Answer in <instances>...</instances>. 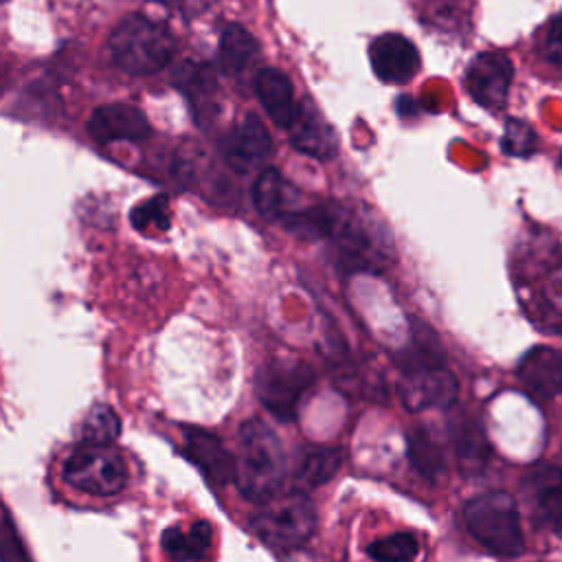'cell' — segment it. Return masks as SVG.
<instances>
[{"label": "cell", "instance_id": "6da1fadb", "mask_svg": "<svg viewBox=\"0 0 562 562\" xmlns=\"http://www.w3.org/2000/svg\"><path fill=\"white\" fill-rule=\"evenodd\" d=\"M285 470V452L277 432L259 417L244 422L235 452V485L239 494L255 503L279 494Z\"/></svg>", "mask_w": 562, "mask_h": 562}, {"label": "cell", "instance_id": "7a4b0ae2", "mask_svg": "<svg viewBox=\"0 0 562 562\" xmlns=\"http://www.w3.org/2000/svg\"><path fill=\"white\" fill-rule=\"evenodd\" d=\"M108 48L123 72L154 75L173 59L176 40L165 24L134 13L116 24Z\"/></svg>", "mask_w": 562, "mask_h": 562}, {"label": "cell", "instance_id": "3957f363", "mask_svg": "<svg viewBox=\"0 0 562 562\" xmlns=\"http://www.w3.org/2000/svg\"><path fill=\"white\" fill-rule=\"evenodd\" d=\"M250 531L272 549H299L316 529V507L301 490L279 492L250 514Z\"/></svg>", "mask_w": 562, "mask_h": 562}, {"label": "cell", "instance_id": "277c9868", "mask_svg": "<svg viewBox=\"0 0 562 562\" xmlns=\"http://www.w3.org/2000/svg\"><path fill=\"white\" fill-rule=\"evenodd\" d=\"M470 536L498 558H516L525 551V536L516 501L507 492H485L463 507Z\"/></svg>", "mask_w": 562, "mask_h": 562}, {"label": "cell", "instance_id": "5b68a950", "mask_svg": "<svg viewBox=\"0 0 562 562\" xmlns=\"http://www.w3.org/2000/svg\"><path fill=\"white\" fill-rule=\"evenodd\" d=\"M338 252L340 268L349 272L382 270L393 259V244L384 226L369 213H356L338 206L329 237Z\"/></svg>", "mask_w": 562, "mask_h": 562}, {"label": "cell", "instance_id": "8992f818", "mask_svg": "<svg viewBox=\"0 0 562 562\" xmlns=\"http://www.w3.org/2000/svg\"><path fill=\"white\" fill-rule=\"evenodd\" d=\"M64 481L92 496L119 494L127 483L123 454L110 443H79L61 465Z\"/></svg>", "mask_w": 562, "mask_h": 562}, {"label": "cell", "instance_id": "52a82bcc", "mask_svg": "<svg viewBox=\"0 0 562 562\" xmlns=\"http://www.w3.org/2000/svg\"><path fill=\"white\" fill-rule=\"evenodd\" d=\"M314 371L301 360H270L255 380L257 397L277 419H292L303 393L312 386Z\"/></svg>", "mask_w": 562, "mask_h": 562}, {"label": "cell", "instance_id": "ba28073f", "mask_svg": "<svg viewBox=\"0 0 562 562\" xmlns=\"http://www.w3.org/2000/svg\"><path fill=\"white\" fill-rule=\"evenodd\" d=\"M457 393L459 382L443 364L404 369L400 378V397L408 411L448 408L454 404Z\"/></svg>", "mask_w": 562, "mask_h": 562}, {"label": "cell", "instance_id": "9c48e42d", "mask_svg": "<svg viewBox=\"0 0 562 562\" xmlns=\"http://www.w3.org/2000/svg\"><path fill=\"white\" fill-rule=\"evenodd\" d=\"M512 77H514V68L509 57L496 50H487V53H479L470 61L465 70V88L479 105L496 110L507 99Z\"/></svg>", "mask_w": 562, "mask_h": 562}, {"label": "cell", "instance_id": "30bf717a", "mask_svg": "<svg viewBox=\"0 0 562 562\" xmlns=\"http://www.w3.org/2000/svg\"><path fill=\"white\" fill-rule=\"evenodd\" d=\"M371 68L384 83H406L419 70L417 48L400 33H384L369 46Z\"/></svg>", "mask_w": 562, "mask_h": 562}, {"label": "cell", "instance_id": "8fae6325", "mask_svg": "<svg viewBox=\"0 0 562 562\" xmlns=\"http://www.w3.org/2000/svg\"><path fill=\"white\" fill-rule=\"evenodd\" d=\"M184 454L213 485L235 483V452H231L217 435L189 428L184 432Z\"/></svg>", "mask_w": 562, "mask_h": 562}, {"label": "cell", "instance_id": "7c38bea8", "mask_svg": "<svg viewBox=\"0 0 562 562\" xmlns=\"http://www.w3.org/2000/svg\"><path fill=\"white\" fill-rule=\"evenodd\" d=\"M88 132L99 143L116 140H145L149 136V123L143 110L127 103H110L97 108L88 119Z\"/></svg>", "mask_w": 562, "mask_h": 562}, {"label": "cell", "instance_id": "4fadbf2b", "mask_svg": "<svg viewBox=\"0 0 562 562\" xmlns=\"http://www.w3.org/2000/svg\"><path fill=\"white\" fill-rule=\"evenodd\" d=\"M270 149L272 138L261 119L257 114H246V119L226 138L224 158L233 171L248 173L268 158Z\"/></svg>", "mask_w": 562, "mask_h": 562}, {"label": "cell", "instance_id": "5bb4252c", "mask_svg": "<svg viewBox=\"0 0 562 562\" xmlns=\"http://www.w3.org/2000/svg\"><path fill=\"white\" fill-rule=\"evenodd\" d=\"M518 380L522 386L540 397L551 400L562 393V351L553 347L529 349L518 364Z\"/></svg>", "mask_w": 562, "mask_h": 562}, {"label": "cell", "instance_id": "9a60e30c", "mask_svg": "<svg viewBox=\"0 0 562 562\" xmlns=\"http://www.w3.org/2000/svg\"><path fill=\"white\" fill-rule=\"evenodd\" d=\"M255 94L263 105L266 114L279 127L288 130L299 112V103L294 99V90L290 79L277 68H263L255 77Z\"/></svg>", "mask_w": 562, "mask_h": 562}, {"label": "cell", "instance_id": "2e32d148", "mask_svg": "<svg viewBox=\"0 0 562 562\" xmlns=\"http://www.w3.org/2000/svg\"><path fill=\"white\" fill-rule=\"evenodd\" d=\"M290 143L314 158H331L336 151V134L312 105H299V112L288 127Z\"/></svg>", "mask_w": 562, "mask_h": 562}, {"label": "cell", "instance_id": "e0dca14e", "mask_svg": "<svg viewBox=\"0 0 562 562\" xmlns=\"http://www.w3.org/2000/svg\"><path fill=\"white\" fill-rule=\"evenodd\" d=\"M296 195L299 193L292 189V184L272 167L263 169L252 184V202L257 211L268 220L281 222L294 213L299 209L294 206Z\"/></svg>", "mask_w": 562, "mask_h": 562}, {"label": "cell", "instance_id": "ac0fdd59", "mask_svg": "<svg viewBox=\"0 0 562 562\" xmlns=\"http://www.w3.org/2000/svg\"><path fill=\"white\" fill-rule=\"evenodd\" d=\"M522 490L538 512L553 518L562 512V468L547 461L533 463L522 476Z\"/></svg>", "mask_w": 562, "mask_h": 562}, {"label": "cell", "instance_id": "d6986e66", "mask_svg": "<svg viewBox=\"0 0 562 562\" xmlns=\"http://www.w3.org/2000/svg\"><path fill=\"white\" fill-rule=\"evenodd\" d=\"M342 463V450L331 446H307L294 468V485L301 492L325 485Z\"/></svg>", "mask_w": 562, "mask_h": 562}, {"label": "cell", "instance_id": "ffe728a7", "mask_svg": "<svg viewBox=\"0 0 562 562\" xmlns=\"http://www.w3.org/2000/svg\"><path fill=\"white\" fill-rule=\"evenodd\" d=\"M211 525L206 520H195L189 529H165L160 536V547L171 562H200L211 549Z\"/></svg>", "mask_w": 562, "mask_h": 562}, {"label": "cell", "instance_id": "44dd1931", "mask_svg": "<svg viewBox=\"0 0 562 562\" xmlns=\"http://www.w3.org/2000/svg\"><path fill=\"white\" fill-rule=\"evenodd\" d=\"M450 437H452L457 461L463 472L472 474L485 468L490 457V446L481 426L474 419L470 417L454 419L450 426Z\"/></svg>", "mask_w": 562, "mask_h": 562}, {"label": "cell", "instance_id": "7402d4cb", "mask_svg": "<svg viewBox=\"0 0 562 562\" xmlns=\"http://www.w3.org/2000/svg\"><path fill=\"white\" fill-rule=\"evenodd\" d=\"M406 452L413 468L428 481H437L446 472V461L441 448L428 435L426 428H413L406 437Z\"/></svg>", "mask_w": 562, "mask_h": 562}, {"label": "cell", "instance_id": "603a6c76", "mask_svg": "<svg viewBox=\"0 0 562 562\" xmlns=\"http://www.w3.org/2000/svg\"><path fill=\"white\" fill-rule=\"evenodd\" d=\"M257 55L255 37L239 24H228L220 37V61L226 72L244 70Z\"/></svg>", "mask_w": 562, "mask_h": 562}, {"label": "cell", "instance_id": "cb8c5ba5", "mask_svg": "<svg viewBox=\"0 0 562 562\" xmlns=\"http://www.w3.org/2000/svg\"><path fill=\"white\" fill-rule=\"evenodd\" d=\"M121 432L119 415L105 406H92L77 428L79 443H112Z\"/></svg>", "mask_w": 562, "mask_h": 562}, {"label": "cell", "instance_id": "d4e9b609", "mask_svg": "<svg viewBox=\"0 0 562 562\" xmlns=\"http://www.w3.org/2000/svg\"><path fill=\"white\" fill-rule=\"evenodd\" d=\"M173 86L198 108L202 101H209L213 97L215 79L206 66L184 61L173 72Z\"/></svg>", "mask_w": 562, "mask_h": 562}, {"label": "cell", "instance_id": "484cf974", "mask_svg": "<svg viewBox=\"0 0 562 562\" xmlns=\"http://www.w3.org/2000/svg\"><path fill=\"white\" fill-rule=\"evenodd\" d=\"M367 553L373 562H411L419 553V542L413 533L400 531L369 542Z\"/></svg>", "mask_w": 562, "mask_h": 562}, {"label": "cell", "instance_id": "4316f807", "mask_svg": "<svg viewBox=\"0 0 562 562\" xmlns=\"http://www.w3.org/2000/svg\"><path fill=\"white\" fill-rule=\"evenodd\" d=\"M132 224L138 231H167L169 228V200L167 195H151L132 209Z\"/></svg>", "mask_w": 562, "mask_h": 562}, {"label": "cell", "instance_id": "83f0119b", "mask_svg": "<svg viewBox=\"0 0 562 562\" xmlns=\"http://www.w3.org/2000/svg\"><path fill=\"white\" fill-rule=\"evenodd\" d=\"M503 151L509 156H529L536 149V134L533 130L516 119H509L503 132Z\"/></svg>", "mask_w": 562, "mask_h": 562}, {"label": "cell", "instance_id": "f1b7e54d", "mask_svg": "<svg viewBox=\"0 0 562 562\" xmlns=\"http://www.w3.org/2000/svg\"><path fill=\"white\" fill-rule=\"evenodd\" d=\"M0 560L2 562H29L26 551L22 549V542L18 538V531L13 527L11 514L4 512L2 518V544H0Z\"/></svg>", "mask_w": 562, "mask_h": 562}, {"label": "cell", "instance_id": "f546056e", "mask_svg": "<svg viewBox=\"0 0 562 562\" xmlns=\"http://www.w3.org/2000/svg\"><path fill=\"white\" fill-rule=\"evenodd\" d=\"M542 55L547 61L562 66V15L547 26L542 35Z\"/></svg>", "mask_w": 562, "mask_h": 562}, {"label": "cell", "instance_id": "4dcf8cb0", "mask_svg": "<svg viewBox=\"0 0 562 562\" xmlns=\"http://www.w3.org/2000/svg\"><path fill=\"white\" fill-rule=\"evenodd\" d=\"M553 527H555V531L562 536V512L553 518Z\"/></svg>", "mask_w": 562, "mask_h": 562}, {"label": "cell", "instance_id": "1f68e13d", "mask_svg": "<svg viewBox=\"0 0 562 562\" xmlns=\"http://www.w3.org/2000/svg\"><path fill=\"white\" fill-rule=\"evenodd\" d=\"M154 2L165 4V7H176V4H180V0H154Z\"/></svg>", "mask_w": 562, "mask_h": 562}, {"label": "cell", "instance_id": "d6a6232c", "mask_svg": "<svg viewBox=\"0 0 562 562\" xmlns=\"http://www.w3.org/2000/svg\"><path fill=\"white\" fill-rule=\"evenodd\" d=\"M560 165H562V154H560Z\"/></svg>", "mask_w": 562, "mask_h": 562}]
</instances>
